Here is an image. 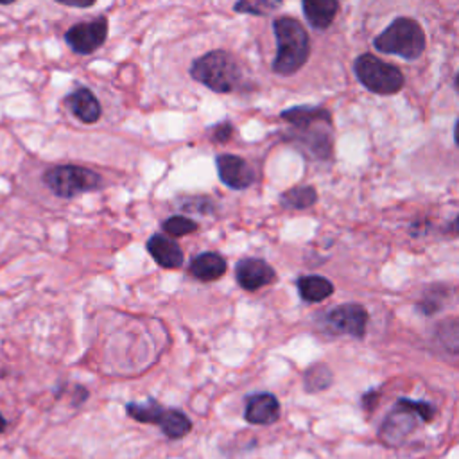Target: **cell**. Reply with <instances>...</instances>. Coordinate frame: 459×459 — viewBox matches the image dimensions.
Instances as JSON below:
<instances>
[{"mask_svg":"<svg viewBox=\"0 0 459 459\" xmlns=\"http://www.w3.org/2000/svg\"><path fill=\"white\" fill-rule=\"evenodd\" d=\"M332 369L326 364H312L303 373V385L307 393H319L325 391L332 384Z\"/></svg>","mask_w":459,"mask_h":459,"instance_id":"obj_20","label":"cell"},{"mask_svg":"<svg viewBox=\"0 0 459 459\" xmlns=\"http://www.w3.org/2000/svg\"><path fill=\"white\" fill-rule=\"evenodd\" d=\"M276 38V56L273 72L278 75L296 74L310 56V39L305 27L290 16H280L273 22Z\"/></svg>","mask_w":459,"mask_h":459,"instance_id":"obj_2","label":"cell"},{"mask_svg":"<svg viewBox=\"0 0 459 459\" xmlns=\"http://www.w3.org/2000/svg\"><path fill=\"white\" fill-rule=\"evenodd\" d=\"M452 230H454L455 233H459V215L455 217V221H454V224H452Z\"/></svg>","mask_w":459,"mask_h":459,"instance_id":"obj_30","label":"cell"},{"mask_svg":"<svg viewBox=\"0 0 459 459\" xmlns=\"http://www.w3.org/2000/svg\"><path fill=\"white\" fill-rule=\"evenodd\" d=\"M14 0H0V5H7V4H13Z\"/></svg>","mask_w":459,"mask_h":459,"instance_id":"obj_31","label":"cell"},{"mask_svg":"<svg viewBox=\"0 0 459 459\" xmlns=\"http://www.w3.org/2000/svg\"><path fill=\"white\" fill-rule=\"evenodd\" d=\"M368 310L359 303L339 305L326 314V323L335 333H346L362 339L368 326Z\"/></svg>","mask_w":459,"mask_h":459,"instance_id":"obj_10","label":"cell"},{"mask_svg":"<svg viewBox=\"0 0 459 459\" xmlns=\"http://www.w3.org/2000/svg\"><path fill=\"white\" fill-rule=\"evenodd\" d=\"M281 4H283V0H237L233 9L237 13L265 16V14L274 13Z\"/></svg>","mask_w":459,"mask_h":459,"instance_id":"obj_22","label":"cell"},{"mask_svg":"<svg viewBox=\"0 0 459 459\" xmlns=\"http://www.w3.org/2000/svg\"><path fill=\"white\" fill-rule=\"evenodd\" d=\"M454 140L459 145V118L455 120V126H454Z\"/></svg>","mask_w":459,"mask_h":459,"instance_id":"obj_28","label":"cell"},{"mask_svg":"<svg viewBox=\"0 0 459 459\" xmlns=\"http://www.w3.org/2000/svg\"><path fill=\"white\" fill-rule=\"evenodd\" d=\"M455 88L459 90V72H457V75H455Z\"/></svg>","mask_w":459,"mask_h":459,"instance_id":"obj_32","label":"cell"},{"mask_svg":"<svg viewBox=\"0 0 459 459\" xmlns=\"http://www.w3.org/2000/svg\"><path fill=\"white\" fill-rule=\"evenodd\" d=\"M353 70L360 84L377 95L398 93L405 84V77L398 66L369 52L360 54L355 59Z\"/></svg>","mask_w":459,"mask_h":459,"instance_id":"obj_6","label":"cell"},{"mask_svg":"<svg viewBox=\"0 0 459 459\" xmlns=\"http://www.w3.org/2000/svg\"><path fill=\"white\" fill-rule=\"evenodd\" d=\"M436 337L446 351L459 353V319L441 321L436 328Z\"/></svg>","mask_w":459,"mask_h":459,"instance_id":"obj_21","label":"cell"},{"mask_svg":"<svg viewBox=\"0 0 459 459\" xmlns=\"http://www.w3.org/2000/svg\"><path fill=\"white\" fill-rule=\"evenodd\" d=\"M190 75L217 93H231L244 84L238 61L226 50H210L197 57L190 66Z\"/></svg>","mask_w":459,"mask_h":459,"instance_id":"obj_3","label":"cell"},{"mask_svg":"<svg viewBox=\"0 0 459 459\" xmlns=\"http://www.w3.org/2000/svg\"><path fill=\"white\" fill-rule=\"evenodd\" d=\"M147 251L160 267L178 269L183 265V251L176 240L165 235H152L147 240Z\"/></svg>","mask_w":459,"mask_h":459,"instance_id":"obj_14","label":"cell"},{"mask_svg":"<svg viewBox=\"0 0 459 459\" xmlns=\"http://www.w3.org/2000/svg\"><path fill=\"white\" fill-rule=\"evenodd\" d=\"M231 133H233V126H231L230 122H221V124H217V126L212 127V138H213L215 142H219V143L228 142L230 136H231Z\"/></svg>","mask_w":459,"mask_h":459,"instance_id":"obj_25","label":"cell"},{"mask_svg":"<svg viewBox=\"0 0 459 459\" xmlns=\"http://www.w3.org/2000/svg\"><path fill=\"white\" fill-rule=\"evenodd\" d=\"M56 2L70 7H91L95 4V0H56Z\"/></svg>","mask_w":459,"mask_h":459,"instance_id":"obj_27","label":"cell"},{"mask_svg":"<svg viewBox=\"0 0 459 459\" xmlns=\"http://www.w3.org/2000/svg\"><path fill=\"white\" fill-rule=\"evenodd\" d=\"M219 179L233 188V190H244L253 185L255 181V172L251 165L235 154H219L215 160Z\"/></svg>","mask_w":459,"mask_h":459,"instance_id":"obj_11","label":"cell"},{"mask_svg":"<svg viewBox=\"0 0 459 459\" xmlns=\"http://www.w3.org/2000/svg\"><path fill=\"white\" fill-rule=\"evenodd\" d=\"M226 273V260L213 251L201 253L190 262V274L201 281H215Z\"/></svg>","mask_w":459,"mask_h":459,"instance_id":"obj_17","label":"cell"},{"mask_svg":"<svg viewBox=\"0 0 459 459\" xmlns=\"http://www.w3.org/2000/svg\"><path fill=\"white\" fill-rule=\"evenodd\" d=\"M235 278L244 290H258L274 281V269L262 258H242L235 267Z\"/></svg>","mask_w":459,"mask_h":459,"instance_id":"obj_12","label":"cell"},{"mask_svg":"<svg viewBox=\"0 0 459 459\" xmlns=\"http://www.w3.org/2000/svg\"><path fill=\"white\" fill-rule=\"evenodd\" d=\"M301 7L308 23L317 30H325L333 23L335 14L339 11V2L337 0H301Z\"/></svg>","mask_w":459,"mask_h":459,"instance_id":"obj_16","label":"cell"},{"mask_svg":"<svg viewBox=\"0 0 459 459\" xmlns=\"http://www.w3.org/2000/svg\"><path fill=\"white\" fill-rule=\"evenodd\" d=\"M5 427H7V421H5V418L0 414V432H4Z\"/></svg>","mask_w":459,"mask_h":459,"instance_id":"obj_29","label":"cell"},{"mask_svg":"<svg viewBox=\"0 0 459 459\" xmlns=\"http://www.w3.org/2000/svg\"><path fill=\"white\" fill-rule=\"evenodd\" d=\"M296 285L301 299L307 303H319L333 294V283L319 274L301 276Z\"/></svg>","mask_w":459,"mask_h":459,"instance_id":"obj_18","label":"cell"},{"mask_svg":"<svg viewBox=\"0 0 459 459\" xmlns=\"http://www.w3.org/2000/svg\"><path fill=\"white\" fill-rule=\"evenodd\" d=\"M427 39L421 25L407 16L393 20L375 39L373 47L382 54H396L403 59H418L425 50Z\"/></svg>","mask_w":459,"mask_h":459,"instance_id":"obj_5","label":"cell"},{"mask_svg":"<svg viewBox=\"0 0 459 459\" xmlns=\"http://www.w3.org/2000/svg\"><path fill=\"white\" fill-rule=\"evenodd\" d=\"M290 129L287 140L296 143L314 160H328L332 154V115L319 106H294L281 111Z\"/></svg>","mask_w":459,"mask_h":459,"instance_id":"obj_1","label":"cell"},{"mask_svg":"<svg viewBox=\"0 0 459 459\" xmlns=\"http://www.w3.org/2000/svg\"><path fill=\"white\" fill-rule=\"evenodd\" d=\"M126 411L133 420L140 423L158 425L169 439H181L192 430V421L183 411L165 409L154 400H147L145 403L129 402L126 405Z\"/></svg>","mask_w":459,"mask_h":459,"instance_id":"obj_8","label":"cell"},{"mask_svg":"<svg viewBox=\"0 0 459 459\" xmlns=\"http://www.w3.org/2000/svg\"><path fill=\"white\" fill-rule=\"evenodd\" d=\"M165 235H170V237H183V235H188L192 231L197 230V224L188 219V217H183V215H172L169 219L163 221L161 224Z\"/></svg>","mask_w":459,"mask_h":459,"instance_id":"obj_23","label":"cell"},{"mask_svg":"<svg viewBox=\"0 0 459 459\" xmlns=\"http://www.w3.org/2000/svg\"><path fill=\"white\" fill-rule=\"evenodd\" d=\"M106 36H108V20L104 16H99L97 20L72 25L65 32V41L74 52L81 56H88L95 52L99 47H102V43L106 41Z\"/></svg>","mask_w":459,"mask_h":459,"instance_id":"obj_9","label":"cell"},{"mask_svg":"<svg viewBox=\"0 0 459 459\" xmlns=\"http://www.w3.org/2000/svg\"><path fill=\"white\" fill-rule=\"evenodd\" d=\"M317 201V192L310 185H299L285 190L280 195V204L289 210H305Z\"/></svg>","mask_w":459,"mask_h":459,"instance_id":"obj_19","label":"cell"},{"mask_svg":"<svg viewBox=\"0 0 459 459\" xmlns=\"http://www.w3.org/2000/svg\"><path fill=\"white\" fill-rule=\"evenodd\" d=\"M377 400H378V393H377V391H368V393L362 396V405H364V409H366V411H371V409L375 407Z\"/></svg>","mask_w":459,"mask_h":459,"instance_id":"obj_26","label":"cell"},{"mask_svg":"<svg viewBox=\"0 0 459 459\" xmlns=\"http://www.w3.org/2000/svg\"><path fill=\"white\" fill-rule=\"evenodd\" d=\"M244 418L251 425H271L280 418V402L271 393H256L246 400Z\"/></svg>","mask_w":459,"mask_h":459,"instance_id":"obj_13","label":"cell"},{"mask_svg":"<svg viewBox=\"0 0 459 459\" xmlns=\"http://www.w3.org/2000/svg\"><path fill=\"white\" fill-rule=\"evenodd\" d=\"M436 409L432 403L423 400L398 398L391 412L385 416L378 429V437L389 445L398 446L418 425V421H432Z\"/></svg>","mask_w":459,"mask_h":459,"instance_id":"obj_4","label":"cell"},{"mask_svg":"<svg viewBox=\"0 0 459 459\" xmlns=\"http://www.w3.org/2000/svg\"><path fill=\"white\" fill-rule=\"evenodd\" d=\"M65 104L70 108L74 117L84 124L97 122L102 113L97 97L84 86H79L70 95H66Z\"/></svg>","mask_w":459,"mask_h":459,"instance_id":"obj_15","label":"cell"},{"mask_svg":"<svg viewBox=\"0 0 459 459\" xmlns=\"http://www.w3.org/2000/svg\"><path fill=\"white\" fill-rule=\"evenodd\" d=\"M45 185L57 195V197H75L82 192L99 190L104 185V179L95 170L79 165H57L45 172L43 176Z\"/></svg>","mask_w":459,"mask_h":459,"instance_id":"obj_7","label":"cell"},{"mask_svg":"<svg viewBox=\"0 0 459 459\" xmlns=\"http://www.w3.org/2000/svg\"><path fill=\"white\" fill-rule=\"evenodd\" d=\"M434 289H436V287H432V289H430V292H429V294H425V296L421 298V301L418 303V310H420V312H423V314H427V316H430V314L437 312V310L441 308V305H443L445 292H443V290L436 292Z\"/></svg>","mask_w":459,"mask_h":459,"instance_id":"obj_24","label":"cell"}]
</instances>
